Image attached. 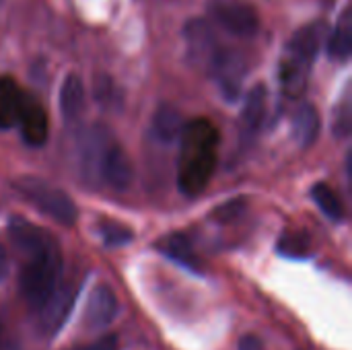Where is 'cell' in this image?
Returning <instances> with one entry per match:
<instances>
[{
	"label": "cell",
	"instance_id": "16",
	"mask_svg": "<svg viewBox=\"0 0 352 350\" xmlns=\"http://www.w3.org/2000/svg\"><path fill=\"white\" fill-rule=\"evenodd\" d=\"M85 109V85L78 74H68L60 89V111L66 122H74Z\"/></svg>",
	"mask_w": 352,
	"mask_h": 350
},
{
	"label": "cell",
	"instance_id": "26",
	"mask_svg": "<svg viewBox=\"0 0 352 350\" xmlns=\"http://www.w3.org/2000/svg\"><path fill=\"white\" fill-rule=\"evenodd\" d=\"M82 350H85V349H82Z\"/></svg>",
	"mask_w": 352,
	"mask_h": 350
},
{
	"label": "cell",
	"instance_id": "6",
	"mask_svg": "<svg viewBox=\"0 0 352 350\" xmlns=\"http://www.w3.org/2000/svg\"><path fill=\"white\" fill-rule=\"evenodd\" d=\"M212 19L231 35L252 37L258 31V14L256 10L241 0H221L210 6Z\"/></svg>",
	"mask_w": 352,
	"mask_h": 350
},
{
	"label": "cell",
	"instance_id": "10",
	"mask_svg": "<svg viewBox=\"0 0 352 350\" xmlns=\"http://www.w3.org/2000/svg\"><path fill=\"white\" fill-rule=\"evenodd\" d=\"M120 311V303L116 293L107 287V285H97L87 299V307H85V324L91 330H105L107 326L113 324V320L118 318Z\"/></svg>",
	"mask_w": 352,
	"mask_h": 350
},
{
	"label": "cell",
	"instance_id": "5",
	"mask_svg": "<svg viewBox=\"0 0 352 350\" xmlns=\"http://www.w3.org/2000/svg\"><path fill=\"white\" fill-rule=\"evenodd\" d=\"M208 70L214 74L223 97L227 101H237V97L241 93L243 78H245V62H243V58L233 50L219 47L212 62H210V66H208Z\"/></svg>",
	"mask_w": 352,
	"mask_h": 350
},
{
	"label": "cell",
	"instance_id": "18",
	"mask_svg": "<svg viewBox=\"0 0 352 350\" xmlns=\"http://www.w3.org/2000/svg\"><path fill=\"white\" fill-rule=\"evenodd\" d=\"M352 47V14L351 8H344L332 35L328 37V56L336 62H346Z\"/></svg>",
	"mask_w": 352,
	"mask_h": 350
},
{
	"label": "cell",
	"instance_id": "12",
	"mask_svg": "<svg viewBox=\"0 0 352 350\" xmlns=\"http://www.w3.org/2000/svg\"><path fill=\"white\" fill-rule=\"evenodd\" d=\"M266 109H268V93L264 85H256L243 103V111H241V120H239V132H241V140L250 142L258 136V132L262 130L264 122H266Z\"/></svg>",
	"mask_w": 352,
	"mask_h": 350
},
{
	"label": "cell",
	"instance_id": "20",
	"mask_svg": "<svg viewBox=\"0 0 352 350\" xmlns=\"http://www.w3.org/2000/svg\"><path fill=\"white\" fill-rule=\"evenodd\" d=\"M99 235L107 248L128 245L134 237V233L128 227H124L122 223H116V221H107V219L99 223Z\"/></svg>",
	"mask_w": 352,
	"mask_h": 350
},
{
	"label": "cell",
	"instance_id": "9",
	"mask_svg": "<svg viewBox=\"0 0 352 350\" xmlns=\"http://www.w3.org/2000/svg\"><path fill=\"white\" fill-rule=\"evenodd\" d=\"M111 140H113L111 134L99 124L87 128V132L82 134V140H80V167H82V175H85L87 182L99 184V165H101L103 153H105V149L109 146Z\"/></svg>",
	"mask_w": 352,
	"mask_h": 350
},
{
	"label": "cell",
	"instance_id": "11",
	"mask_svg": "<svg viewBox=\"0 0 352 350\" xmlns=\"http://www.w3.org/2000/svg\"><path fill=\"white\" fill-rule=\"evenodd\" d=\"M21 128V136L25 140V144L29 146H41L47 140V113L45 109L39 105V101L35 97H31L29 93H25L23 99V107H21V116H19V124Z\"/></svg>",
	"mask_w": 352,
	"mask_h": 350
},
{
	"label": "cell",
	"instance_id": "22",
	"mask_svg": "<svg viewBox=\"0 0 352 350\" xmlns=\"http://www.w3.org/2000/svg\"><path fill=\"white\" fill-rule=\"evenodd\" d=\"M332 128H334L336 136H346L349 134V130H351V99H349V95H344V99L336 107Z\"/></svg>",
	"mask_w": 352,
	"mask_h": 350
},
{
	"label": "cell",
	"instance_id": "23",
	"mask_svg": "<svg viewBox=\"0 0 352 350\" xmlns=\"http://www.w3.org/2000/svg\"><path fill=\"white\" fill-rule=\"evenodd\" d=\"M85 350H120L118 347V338L116 336H105L99 342H95L93 347H87Z\"/></svg>",
	"mask_w": 352,
	"mask_h": 350
},
{
	"label": "cell",
	"instance_id": "4",
	"mask_svg": "<svg viewBox=\"0 0 352 350\" xmlns=\"http://www.w3.org/2000/svg\"><path fill=\"white\" fill-rule=\"evenodd\" d=\"M12 188L37 210L54 219L64 227H72L78 219L74 200L60 188L35 175H21L12 182Z\"/></svg>",
	"mask_w": 352,
	"mask_h": 350
},
{
	"label": "cell",
	"instance_id": "7",
	"mask_svg": "<svg viewBox=\"0 0 352 350\" xmlns=\"http://www.w3.org/2000/svg\"><path fill=\"white\" fill-rule=\"evenodd\" d=\"M76 295H78V289L72 285H60L54 291V295L43 303V307L37 309V316H39L37 326L41 334H47V336L58 334V330L68 320V314L76 301Z\"/></svg>",
	"mask_w": 352,
	"mask_h": 350
},
{
	"label": "cell",
	"instance_id": "17",
	"mask_svg": "<svg viewBox=\"0 0 352 350\" xmlns=\"http://www.w3.org/2000/svg\"><path fill=\"white\" fill-rule=\"evenodd\" d=\"M184 126L186 124L182 120V113L171 105H161L153 116V136L163 144L179 140Z\"/></svg>",
	"mask_w": 352,
	"mask_h": 350
},
{
	"label": "cell",
	"instance_id": "19",
	"mask_svg": "<svg viewBox=\"0 0 352 350\" xmlns=\"http://www.w3.org/2000/svg\"><path fill=\"white\" fill-rule=\"evenodd\" d=\"M311 198L318 204V208L330 219V221H342L344 219V206L338 198V194L328 184H316L311 188Z\"/></svg>",
	"mask_w": 352,
	"mask_h": 350
},
{
	"label": "cell",
	"instance_id": "1",
	"mask_svg": "<svg viewBox=\"0 0 352 350\" xmlns=\"http://www.w3.org/2000/svg\"><path fill=\"white\" fill-rule=\"evenodd\" d=\"M8 233L14 248L25 258L19 274V291L25 303L33 311H37L60 287V276H62L60 245L45 229L23 219H12Z\"/></svg>",
	"mask_w": 352,
	"mask_h": 350
},
{
	"label": "cell",
	"instance_id": "24",
	"mask_svg": "<svg viewBox=\"0 0 352 350\" xmlns=\"http://www.w3.org/2000/svg\"><path fill=\"white\" fill-rule=\"evenodd\" d=\"M237 350H264V344L256 336H243L237 344Z\"/></svg>",
	"mask_w": 352,
	"mask_h": 350
},
{
	"label": "cell",
	"instance_id": "15",
	"mask_svg": "<svg viewBox=\"0 0 352 350\" xmlns=\"http://www.w3.org/2000/svg\"><path fill=\"white\" fill-rule=\"evenodd\" d=\"M159 252H163L169 260L177 262L182 268L190 270V272H202V264L196 256V252L192 250L190 241L184 235H167L165 239L159 241Z\"/></svg>",
	"mask_w": 352,
	"mask_h": 350
},
{
	"label": "cell",
	"instance_id": "2",
	"mask_svg": "<svg viewBox=\"0 0 352 350\" xmlns=\"http://www.w3.org/2000/svg\"><path fill=\"white\" fill-rule=\"evenodd\" d=\"M221 134L206 118L188 122L179 136L177 157V186L186 196L202 194L219 165Z\"/></svg>",
	"mask_w": 352,
	"mask_h": 350
},
{
	"label": "cell",
	"instance_id": "3",
	"mask_svg": "<svg viewBox=\"0 0 352 350\" xmlns=\"http://www.w3.org/2000/svg\"><path fill=\"white\" fill-rule=\"evenodd\" d=\"M322 37H324V23L320 21L299 29L289 39L278 70L283 93L289 99H299L305 93L314 62L320 52Z\"/></svg>",
	"mask_w": 352,
	"mask_h": 350
},
{
	"label": "cell",
	"instance_id": "13",
	"mask_svg": "<svg viewBox=\"0 0 352 350\" xmlns=\"http://www.w3.org/2000/svg\"><path fill=\"white\" fill-rule=\"evenodd\" d=\"M25 91L10 76H0V130H10L19 124Z\"/></svg>",
	"mask_w": 352,
	"mask_h": 350
},
{
	"label": "cell",
	"instance_id": "14",
	"mask_svg": "<svg viewBox=\"0 0 352 350\" xmlns=\"http://www.w3.org/2000/svg\"><path fill=\"white\" fill-rule=\"evenodd\" d=\"M320 113L311 103H301L293 113V138L301 149H309L320 136Z\"/></svg>",
	"mask_w": 352,
	"mask_h": 350
},
{
	"label": "cell",
	"instance_id": "21",
	"mask_svg": "<svg viewBox=\"0 0 352 350\" xmlns=\"http://www.w3.org/2000/svg\"><path fill=\"white\" fill-rule=\"evenodd\" d=\"M278 252L287 258H307L311 254V243L305 233H285L278 241Z\"/></svg>",
	"mask_w": 352,
	"mask_h": 350
},
{
	"label": "cell",
	"instance_id": "8",
	"mask_svg": "<svg viewBox=\"0 0 352 350\" xmlns=\"http://www.w3.org/2000/svg\"><path fill=\"white\" fill-rule=\"evenodd\" d=\"M132 179H134L132 159L116 140H111L99 165V184H105L113 190H126L130 188Z\"/></svg>",
	"mask_w": 352,
	"mask_h": 350
},
{
	"label": "cell",
	"instance_id": "25",
	"mask_svg": "<svg viewBox=\"0 0 352 350\" xmlns=\"http://www.w3.org/2000/svg\"><path fill=\"white\" fill-rule=\"evenodd\" d=\"M4 274H6V254L0 245V281L4 278Z\"/></svg>",
	"mask_w": 352,
	"mask_h": 350
}]
</instances>
